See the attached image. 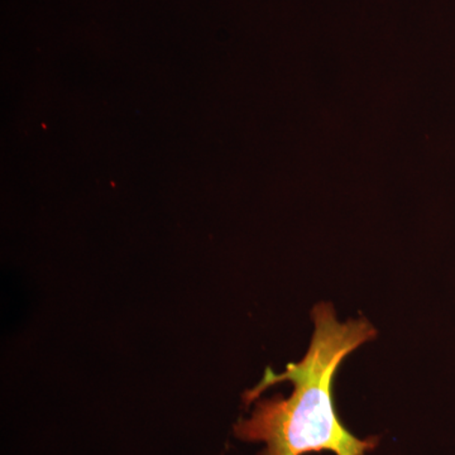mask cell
I'll use <instances>...</instances> for the list:
<instances>
[{
    "label": "cell",
    "instance_id": "6da1fadb",
    "mask_svg": "<svg viewBox=\"0 0 455 455\" xmlns=\"http://www.w3.org/2000/svg\"><path fill=\"white\" fill-rule=\"evenodd\" d=\"M315 331L307 355L287 364L283 373L266 370L262 381L245 392V405L257 400L250 419L235 424L236 438L262 442L259 455H366L379 445V436L359 439L335 410L333 381L343 359L377 331L364 317L338 322L333 305L317 304L311 313Z\"/></svg>",
    "mask_w": 455,
    "mask_h": 455
}]
</instances>
